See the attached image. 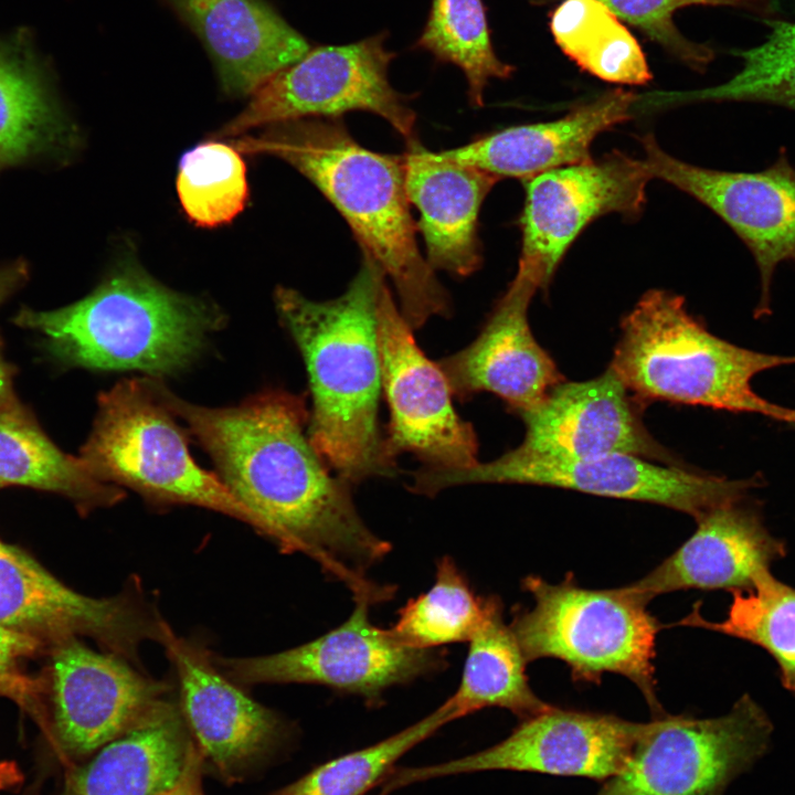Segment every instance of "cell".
Masks as SVG:
<instances>
[{
  "mask_svg": "<svg viewBox=\"0 0 795 795\" xmlns=\"http://www.w3.org/2000/svg\"><path fill=\"white\" fill-rule=\"evenodd\" d=\"M152 378L160 401L210 455L233 496L268 527L283 552H300L353 596L373 597L368 571L391 551L359 515L352 485L332 475L308 435L303 395L264 390L241 404L206 407Z\"/></svg>",
  "mask_w": 795,
  "mask_h": 795,
  "instance_id": "obj_1",
  "label": "cell"
},
{
  "mask_svg": "<svg viewBox=\"0 0 795 795\" xmlns=\"http://www.w3.org/2000/svg\"><path fill=\"white\" fill-rule=\"evenodd\" d=\"M385 277L362 253L358 273L336 298L312 300L284 286L274 294L279 319L308 373L309 438L328 466L351 485L398 474L379 424L377 306Z\"/></svg>",
  "mask_w": 795,
  "mask_h": 795,
  "instance_id": "obj_2",
  "label": "cell"
},
{
  "mask_svg": "<svg viewBox=\"0 0 795 795\" xmlns=\"http://www.w3.org/2000/svg\"><path fill=\"white\" fill-rule=\"evenodd\" d=\"M234 145L284 160L324 194L349 224L361 252L390 278L413 330L434 316H451L449 294L417 244L402 155L364 148L342 117L279 123Z\"/></svg>",
  "mask_w": 795,
  "mask_h": 795,
  "instance_id": "obj_3",
  "label": "cell"
},
{
  "mask_svg": "<svg viewBox=\"0 0 795 795\" xmlns=\"http://www.w3.org/2000/svg\"><path fill=\"white\" fill-rule=\"evenodd\" d=\"M224 320L211 301L168 288L130 256L84 298L53 310L22 308L12 319L42 336L63 365L158 379L189 368Z\"/></svg>",
  "mask_w": 795,
  "mask_h": 795,
  "instance_id": "obj_4",
  "label": "cell"
},
{
  "mask_svg": "<svg viewBox=\"0 0 795 795\" xmlns=\"http://www.w3.org/2000/svg\"><path fill=\"white\" fill-rule=\"evenodd\" d=\"M610 368L639 402L664 400L759 413L795 425V410L757 395L752 379L795 363L730 343L691 317L682 297L649 290L622 321Z\"/></svg>",
  "mask_w": 795,
  "mask_h": 795,
  "instance_id": "obj_5",
  "label": "cell"
},
{
  "mask_svg": "<svg viewBox=\"0 0 795 795\" xmlns=\"http://www.w3.org/2000/svg\"><path fill=\"white\" fill-rule=\"evenodd\" d=\"M174 417L158 398L150 377L120 381L98 395L81 458L99 480L128 487L152 505L211 509L271 539L267 524L218 475L195 463Z\"/></svg>",
  "mask_w": 795,
  "mask_h": 795,
  "instance_id": "obj_6",
  "label": "cell"
},
{
  "mask_svg": "<svg viewBox=\"0 0 795 795\" xmlns=\"http://www.w3.org/2000/svg\"><path fill=\"white\" fill-rule=\"evenodd\" d=\"M522 587L534 601L509 625L527 662L551 657L564 661L574 681L600 682L606 672L626 677L654 714L665 713L656 695L655 643L660 629L646 602L625 586L589 590L572 574L556 584L529 575Z\"/></svg>",
  "mask_w": 795,
  "mask_h": 795,
  "instance_id": "obj_7",
  "label": "cell"
},
{
  "mask_svg": "<svg viewBox=\"0 0 795 795\" xmlns=\"http://www.w3.org/2000/svg\"><path fill=\"white\" fill-rule=\"evenodd\" d=\"M774 725L749 695L716 718L648 722L624 767L595 795H724L770 749Z\"/></svg>",
  "mask_w": 795,
  "mask_h": 795,
  "instance_id": "obj_8",
  "label": "cell"
},
{
  "mask_svg": "<svg viewBox=\"0 0 795 795\" xmlns=\"http://www.w3.org/2000/svg\"><path fill=\"white\" fill-rule=\"evenodd\" d=\"M386 38L383 31L350 44L310 49L258 87L247 106L215 137L363 110L383 118L405 141L415 138L416 114L389 80L396 53L385 47Z\"/></svg>",
  "mask_w": 795,
  "mask_h": 795,
  "instance_id": "obj_9",
  "label": "cell"
},
{
  "mask_svg": "<svg viewBox=\"0 0 795 795\" xmlns=\"http://www.w3.org/2000/svg\"><path fill=\"white\" fill-rule=\"evenodd\" d=\"M473 484H521L576 490L590 495L665 506L692 516L745 498L759 486L752 479L700 475L679 466L614 453L580 460L527 458L509 451L487 463L460 469H424L418 487L426 496Z\"/></svg>",
  "mask_w": 795,
  "mask_h": 795,
  "instance_id": "obj_10",
  "label": "cell"
},
{
  "mask_svg": "<svg viewBox=\"0 0 795 795\" xmlns=\"http://www.w3.org/2000/svg\"><path fill=\"white\" fill-rule=\"evenodd\" d=\"M367 598H354L338 627L300 646L257 657L215 658L225 676L241 683H312L361 697L379 706L391 687L443 669L444 654L400 644L389 628L369 618Z\"/></svg>",
  "mask_w": 795,
  "mask_h": 795,
  "instance_id": "obj_11",
  "label": "cell"
},
{
  "mask_svg": "<svg viewBox=\"0 0 795 795\" xmlns=\"http://www.w3.org/2000/svg\"><path fill=\"white\" fill-rule=\"evenodd\" d=\"M648 722L614 714L561 709L521 720L500 742L466 756L423 767L393 771L381 794L402 786L465 773L517 771L604 782L629 759Z\"/></svg>",
  "mask_w": 795,
  "mask_h": 795,
  "instance_id": "obj_12",
  "label": "cell"
},
{
  "mask_svg": "<svg viewBox=\"0 0 795 795\" xmlns=\"http://www.w3.org/2000/svg\"><path fill=\"white\" fill-rule=\"evenodd\" d=\"M134 586L113 597L85 596L0 541V626L44 645L88 636L105 650L136 660L141 643L163 644L170 627Z\"/></svg>",
  "mask_w": 795,
  "mask_h": 795,
  "instance_id": "obj_13",
  "label": "cell"
},
{
  "mask_svg": "<svg viewBox=\"0 0 795 795\" xmlns=\"http://www.w3.org/2000/svg\"><path fill=\"white\" fill-rule=\"evenodd\" d=\"M377 325L382 392L390 412L384 433L390 457L411 453L431 469L477 464L476 432L457 414L443 371L420 349L386 283L378 300Z\"/></svg>",
  "mask_w": 795,
  "mask_h": 795,
  "instance_id": "obj_14",
  "label": "cell"
},
{
  "mask_svg": "<svg viewBox=\"0 0 795 795\" xmlns=\"http://www.w3.org/2000/svg\"><path fill=\"white\" fill-rule=\"evenodd\" d=\"M651 178L664 180L714 212L750 250L760 274L756 317L770 311L776 267L795 262V168L782 149L761 171H721L681 161L643 137Z\"/></svg>",
  "mask_w": 795,
  "mask_h": 795,
  "instance_id": "obj_15",
  "label": "cell"
},
{
  "mask_svg": "<svg viewBox=\"0 0 795 795\" xmlns=\"http://www.w3.org/2000/svg\"><path fill=\"white\" fill-rule=\"evenodd\" d=\"M650 179L644 160L615 150L526 180L519 263L533 268L547 287L589 223L607 213L636 216L643 210Z\"/></svg>",
  "mask_w": 795,
  "mask_h": 795,
  "instance_id": "obj_16",
  "label": "cell"
},
{
  "mask_svg": "<svg viewBox=\"0 0 795 795\" xmlns=\"http://www.w3.org/2000/svg\"><path fill=\"white\" fill-rule=\"evenodd\" d=\"M638 402L610 367L587 381H562L539 404L518 413L526 434L511 451L547 460L625 453L674 466L670 453L646 430Z\"/></svg>",
  "mask_w": 795,
  "mask_h": 795,
  "instance_id": "obj_17",
  "label": "cell"
},
{
  "mask_svg": "<svg viewBox=\"0 0 795 795\" xmlns=\"http://www.w3.org/2000/svg\"><path fill=\"white\" fill-rule=\"evenodd\" d=\"M126 660L95 651L77 638L54 645L53 730L64 753H92L167 701V686Z\"/></svg>",
  "mask_w": 795,
  "mask_h": 795,
  "instance_id": "obj_18",
  "label": "cell"
},
{
  "mask_svg": "<svg viewBox=\"0 0 795 795\" xmlns=\"http://www.w3.org/2000/svg\"><path fill=\"white\" fill-rule=\"evenodd\" d=\"M540 287L537 272L519 263L478 336L437 362L453 395L463 400L490 392L518 414L539 404L564 381L528 321L529 305Z\"/></svg>",
  "mask_w": 795,
  "mask_h": 795,
  "instance_id": "obj_19",
  "label": "cell"
},
{
  "mask_svg": "<svg viewBox=\"0 0 795 795\" xmlns=\"http://www.w3.org/2000/svg\"><path fill=\"white\" fill-rule=\"evenodd\" d=\"M785 555V542L767 530L759 509L743 498L699 517L696 531L676 552L625 587L646 603L687 589L746 591Z\"/></svg>",
  "mask_w": 795,
  "mask_h": 795,
  "instance_id": "obj_20",
  "label": "cell"
},
{
  "mask_svg": "<svg viewBox=\"0 0 795 795\" xmlns=\"http://www.w3.org/2000/svg\"><path fill=\"white\" fill-rule=\"evenodd\" d=\"M162 645L176 667L184 718L198 748L220 772L232 776L273 746L282 732L273 711L222 675L202 647L171 629Z\"/></svg>",
  "mask_w": 795,
  "mask_h": 795,
  "instance_id": "obj_21",
  "label": "cell"
},
{
  "mask_svg": "<svg viewBox=\"0 0 795 795\" xmlns=\"http://www.w3.org/2000/svg\"><path fill=\"white\" fill-rule=\"evenodd\" d=\"M405 187L420 212L416 223L434 271L466 277L483 263L478 236L481 204L498 178L406 140Z\"/></svg>",
  "mask_w": 795,
  "mask_h": 795,
  "instance_id": "obj_22",
  "label": "cell"
},
{
  "mask_svg": "<svg viewBox=\"0 0 795 795\" xmlns=\"http://www.w3.org/2000/svg\"><path fill=\"white\" fill-rule=\"evenodd\" d=\"M200 38L224 93L253 94L311 47L263 0H166Z\"/></svg>",
  "mask_w": 795,
  "mask_h": 795,
  "instance_id": "obj_23",
  "label": "cell"
},
{
  "mask_svg": "<svg viewBox=\"0 0 795 795\" xmlns=\"http://www.w3.org/2000/svg\"><path fill=\"white\" fill-rule=\"evenodd\" d=\"M81 144L52 73L25 29L0 35V172L35 162H68Z\"/></svg>",
  "mask_w": 795,
  "mask_h": 795,
  "instance_id": "obj_24",
  "label": "cell"
},
{
  "mask_svg": "<svg viewBox=\"0 0 795 795\" xmlns=\"http://www.w3.org/2000/svg\"><path fill=\"white\" fill-rule=\"evenodd\" d=\"M637 99L632 92L614 89L556 120L512 126L441 152L499 180L526 181L555 168L590 160L594 139L628 120Z\"/></svg>",
  "mask_w": 795,
  "mask_h": 795,
  "instance_id": "obj_25",
  "label": "cell"
},
{
  "mask_svg": "<svg viewBox=\"0 0 795 795\" xmlns=\"http://www.w3.org/2000/svg\"><path fill=\"white\" fill-rule=\"evenodd\" d=\"M168 701L66 776L62 795H160L179 780L192 745Z\"/></svg>",
  "mask_w": 795,
  "mask_h": 795,
  "instance_id": "obj_26",
  "label": "cell"
},
{
  "mask_svg": "<svg viewBox=\"0 0 795 795\" xmlns=\"http://www.w3.org/2000/svg\"><path fill=\"white\" fill-rule=\"evenodd\" d=\"M4 486L64 496L82 512L125 497L119 486L96 478L81 457L61 451L15 396L0 409V487Z\"/></svg>",
  "mask_w": 795,
  "mask_h": 795,
  "instance_id": "obj_27",
  "label": "cell"
},
{
  "mask_svg": "<svg viewBox=\"0 0 795 795\" xmlns=\"http://www.w3.org/2000/svg\"><path fill=\"white\" fill-rule=\"evenodd\" d=\"M468 643L462 679L451 696L462 717L502 708L523 720L550 707L529 686L527 660L496 596H490L487 616Z\"/></svg>",
  "mask_w": 795,
  "mask_h": 795,
  "instance_id": "obj_28",
  "label": "cell"
},
{
  "mask_svg": "<svg viewBox=\"0 0 795 795\" xmlns=\"http://www.w3.org/2000/svg\"><path fill=\"white\" fill-rule=\"evenodd\" d=\"M550 30L563 53L600 80L624 85L651 80L638 41L598 0H563L551 14Z\"/></svg>",
  "mask_w": 795,
  "mask_h": 795,
  "instance_id": "obj_29",
  "label": "cell"
},
{
  "mask_svg": "<svg viewBox=\"0 0 795 795\" xmlns=\"http://www.w3.org/2000/svg\"><path fill=\"white\" fill-rule=\"evenodd\" d=\"M727 617L706 619L698 603L679 625L706 628L765 649L778 666L783 687L795 695V589L763 571L746 591H732Z\"/></svg>",
  "mask_w": 795,
  "mask_h": 795,
  "instance_id": "obj_30",
  "label": "cell"
},
{
  "mask_svg": "<svg viewBox=\"0 0 795 795\" xmlns=\"http://www.w3.org/2000/svg\"><path fill=\"white\" fill-rule=\"evenodd\" d=\"M413 49L428 52L436 62L457 66L465 75L474 107L484 105V92L491 78H509L515 70L496 54L483 0H432Z\"/></svg>",
  "mask_w": 795,
  "mask_h": 795,
  "instance_id": "obj_31",
  "label": "cell"
},
{
  "mask_svg": "<svg viewBox=\"0 0 795 795\" xmlns=\"http://www.w3.org/2000/svg\"><path fill=\"white\" fill-rule=\"evenodd\" d=\"M489 597H478L454 560L443 556L433 586L409 600L389 629L403 646L435 649L468 642L484 623Z\"/></svg>",
  "mask_w": 795,
  "mask_h": 795,
  "instance_id": "obj_32",
  "label": "cell"
},
{
  "mask_svg": "<svg viewBox=\"0 0 795 795\" xmlns=\"http://www.w3.org/2000/svg\"><path fill=\"white\" fill-rule=\"evenodd\" d=\"M176 186L186 216L199 227L229 224L250 197L247 167L240 149L216 140L200 142L182 153Z\"/></svg>",
  "mask_w": 795,
  "mask_h": 795,
  "instance_id": "obj_33",
  "label": "cell"
},
{
  "mask_svg": "<svg viewBox=\"0 0 795 795\" xmlns=\"http://www.w3.org/2000/svg\"><path fill=\"white\" fill-rule=\"evenodd\" d=\"M459 718V711L448 698L433 712L407 728L317 766L283 794L363 795L378 786L401 757L445 724Z\"/></svg>",
  "mask_w": 795,
  "mask_h": 795,
  "instance_id": "obj_34",
  "label": "cell"
},
{
  "mask_svg": "<svg viewBox=\"0 0 795 795\" xmlns=\"http://www.w3.org/2000/svg\"><path fill=\"white\" fill-rule=\"evenodd\" d=\"M736 55L741 67L728 81L698 91L661 94L658 103L749 102L795 110V22L776 23L764 41Z\"/></svg>",
  "mask_w": 795,
  "mask_h": 795,
  "instance_id": "obj_35",
  "label": "cell"
},
{
  "mask_svg": "<svg viewBox=\"0 0 795 795\" xmlns=\"http://www.w3.org/2000/svg\"><path fill=\"white\" fill-rule=\"evenodd\" d=\"M618 19L640 30L665 51L697 71H704L713 59L707 45L688 40L674 22L675 12L688 6H722L760 9L770 0H598Z\"/></svg>",
  "mask_w": 795,
  "mask_h": 795,
  "instance_id": "obj_36",
  "label": "cell"
},
{
  "mask_svg": "<svg viewBox=\"0 0 795 795\" xmlns=\"http://www.w3.org/2000/svg\"><path fill=\"white\" fill-rule=\"evenodd\" d=\"M44 645L33 637L0 626V685L10 688L18 697L25 689L17 675L18 662L35 654Z\"/></svg>",
  "mask_w": 795,
  "mask_h": 795,
  "instance_id": "obj_37",
  "label": "cell"
},
{
  "mask_svg": "<svg viewBox=\"0 0 795 795\" xmlns=\"http://www.w3.org/2000/svg\"><path fill=\"white\" fill-rule=\"evenodd\" d=\"M202 752L192 743L183 771L169 789L160 795H203L202 789Z\"/></svg>",
  "mask_w": 795,
  "mask_h": 795,
  "instance_id": "obj_38",
  "label": "cell"
},
{
  "mask_svg": "<svg viewBox=\"0 0 795 795\" xmlns=\"http://www.w3.org/2000/svg\"><path fill=\"white\" fill-rule=\"evenodd\" d=\"M29 275L30 267L22 258L0 265V305L24 286Z\"/></svg>",
  "mask_w": 795,
  "mask_h": 795,
  "instance_id": "obj_39",
  "label": "cell"
},
{
  "mask_svg": "<svg viewBox=\"0 0 795 795\" xmlns=\"http://www.w3.org/2000/svg\"><path fill=\"white\" fill-rule=\"evenodd\" d=\"M14 373V368L3 356V346L0 337V409L14 398L12 391V380Z\"/></svg>",
  "mask_w": 795,
  "mask_h": 795,
  "instance_id": "obj_40",
  "label": "cell"
},
{
  "mask_svg": "<svg viewBox=\"0 0 795 795\" xmlns=\"http://www.w3.org/2000/svg\"><path fill=\"white\" fill-rule=\"evenodd\" d=\"M23 780V773L17 762L0 760V793L19 787Z\"/></svg>",
  "mask_w": 795,
  "mask_h": 795,
  "instance_id": "obj_41",
  "label": "cell"
},
{
  "mask_svg": "<svg viewBox=\"0 0 795 795\" xmlns=\"http://www.w3.org/2000/svg\"><path fill=\"white\" fill-rule=\"evenodd\" d=\"M0 696H12V697H15L14 693H13V691H12L10 688H8V687H6V686H3V685H0Z\"/></svg>",
  "mask_w": 795,
  "mask_h": 795,
  "instance_id": "obj_42",
  "label": "cell"
},
{
  "mask_svg": "<svg viewBox=\"0 0 795 795\" xmlns=\"http://www.w3.org/2000/svg\"><path fill=\"white\" fill-rule=\"evenodd\" d=\"M284 795V794H283Z\"/></svg>",
  "mask_w": 795,
  "mask_h": 795,
  "instance_id": "obj_43",
  "label": "cell"
}]
</instances>
